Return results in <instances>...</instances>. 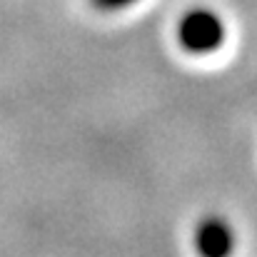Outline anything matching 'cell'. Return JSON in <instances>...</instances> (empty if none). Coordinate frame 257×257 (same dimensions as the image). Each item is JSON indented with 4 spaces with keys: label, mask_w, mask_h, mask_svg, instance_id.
<instances>
[{
    "label": "cell",
    "mask_w": 257,
    "mask_h": 257,
    "mask_svg": "<svg viewBox=\"0 0 257 257\" xmlns=\"http://www.w3.org/2000/svg\"><path fill=\"white\" fill-rule=\"evenodd\" d=\"M235 232L227 220L210 215L195 227V252L200 257H232Z\"/></svg>",
    "instance_id": "2"
},
{
    "label": "cell",
    "mask_w": 257,
    "mask_h": 257,
    "mask_svg": "<svg viewBox=\"0 0 257 257\" xmlns=\"http://www.w3.org/2000/svg\"><path fill=\"white\" fill-rule=\"evenodd\" d=\"M97 10H105V13H115V10H122V8H130L133 3L138 0H90Z\"/></svg>",
    "instance_id": "3"
},
{
    "label": "cell",
    "mask_w": 257,
    "mask_h": 257,
    "mask_svg": "<svg viewBox=\"0 0 257 257\" xmlns=\"http://www.w3.org/2000/svg\"><path fill=\"white\" fill-rule=\"evenodd\" d=\"M177 43L190 55H210L225 43V23L210 8H190L177 20Z\"/></svg>",
    "instance_id": "1"
}]
</instances>
